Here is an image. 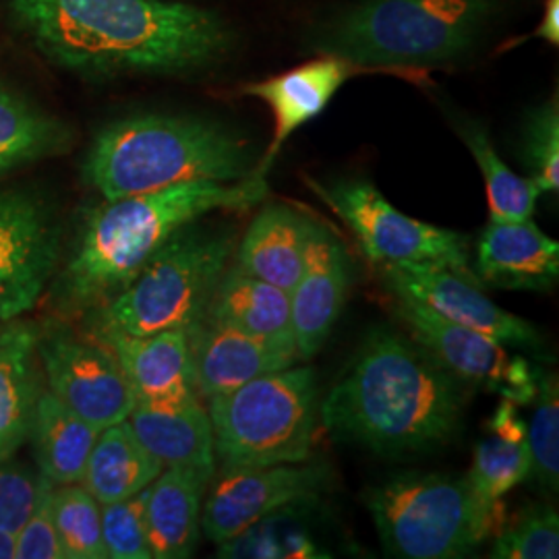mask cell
<instances>
[{
  "label": "cell",
  "instance_id": "ac0fdd59",
  "mask_svg": "<svg viewBox=\"0 0 559 559\" xmlns=\"http://www.w3.org/2000/svg\"><path fill=\"white\" fill-rule=\"evenodd\" d=\"M117 355L120 369L138 402H185L200 399L189 328L147 336L102 334Z\"/></svg>",
  "mask_w": 559,
  "mask_h": 559
},
{
  "label": "cell",
  "instance_id": "d6a6232c",
  "mask_svg": "<svg viewBox=\"0 0 559 559\" xmlns=\"http://www.w3.org/2000/svg\"><path fill=\"white\" fill-rule=\"evenodd\" d=\"M524 164L528 179L535 180L540 193L559 191V104L558 98L540 104L531 112L524 127Z\"/></svg>",
  "mask_w": 559,
  "mask_h": 559
},
{
  "label": "cell",
  "instance_id": "44dd1931",
  "mask_svg": "<svg viewBox=\"0 0 559 559\" xmlns=\"http://www.w3.org/2000/svg\"><path fill=\"white\" fill-rule=\"evenodd\" d=\"M318 226L290 205H263L239 242L235 270L290 293L305 272Z\"/></svg>",
  "mask_w": 559,
  "mask_h": 559
},
{
  "label": "cell",
  "instance_id": "603a6c76",
  "mask_svg": "<svg viewBox=\"0 0 559 559\" xmlns=\"http://www.w3.org/2000/svg\"><path fill=\"white\" fill-rule=\"evenodd\" d=\"M210 480L182 468H162L145 489L147 539L154 559L189 558L200 540L201 498Z\"/></svg>",
  "mask_w": 559,
  "mask_h": 559
},
{
  "label": "cell",
  "instance_id": "83f0119b",
  "mask_svg": "<svg viewBox=\"0 0 559 559\" xmlns=\"http://www.w3.org/2000/svg\"><path fill=\"white\" fill-rule=\"evenodd\" d=\"M489 436L475 448L468 483L480 500L501 501L531 475V450L526 423L520 419L516 404L503 400L487 425Z\"/></svg>",
  "mask_w": 559,
  "mask_h": 559
},
{
  "label": "cell",
  "instance_id": "7c38bea8",
  "mask_svg": "<svg viewBox=\"0 0 559 559\" xmlns=\"http://www.w3.org/2000/svg\"><path fill=\"white\" fill-rule=\"evenodd\" d=\"M399 307L400 318L420 346L456 378L498 392L516 406L535 400L539 371L522 357H510L501 342L445 320L417 300L399 299Z\"/></svg>",
  "mask_w": 559,
  "mask_h": 559
},
{
  "label": "cell",
  "instance_id": "5b68a950",
  "mask_svg": "<svg viewBox=\"0 0 559 559\" xmlns=\"http://www.w3.org/2000/svg\"><path fill=\"white\" fill-rule=\"evenodd\" d=\"M500 0H360L321 25L316 48L380 71L433 67L475 48Z\"/></svg>",
  "mask_w": 559,
  "mask_h": 559
},
{
  "label": "cell",
  "instance_id": "e575fe53",
  "mask_svg": "<svg viewBox=\"0 0 559 559\" xmlns=\"http://www.w3.org/2000/svg\"><path fill=\"white\" fill-rule=\"evenodd\" d=\"M52 489L55 485L41 477L38 501L29 514V519L23 522L15 545V558L17 559H64V551L60 545L55 514H52Z\"/></svg>",
  "mask_w": 559,
  "mask_h": 559
},
{
  "label": "cell",
  "instance_id": "74e56055",
  "mask_svg": "<svg viewBox=\"0 0 559 559\" xmlns=\"http://www.w3.org/2000/svg\"><path fill=\"white\" fill-rule=\"evenodd\" d=\"M15 545L17 535L0 528V559H15Z\"/></svg>",
  "mask_w": 559,
  "mask_h": 559
},
{
  "label": "cell",
  "instance_id": "f1b7e54d",
  "mask_svg": "<svg viewBox=\"0 0 559 559\" xmlns=\"http://www.w3.org/2000/svg\"><path fill=\"white\" fill-rule=\"evenodd\" d=\"M460 138L473 154L485 180L489 221H528L543 195L537 182L520 177L501 160L487 131L479 124L466 122L460 129Z\"/></svg>",
  "mask_w": 559,
  "mask_h": 559
},
{
  "label": "cell",
  "instance_id": "484cf974",
  "mask_svg": "<svg viewBox=\"0 0 559 559\" xmlns=\"http://www.w3.org/2000/svg\"><path fill=\"white\" fill-rule=\"evenodd\" d=\"M73 140V129L64 120L0 83V179L69 152Z\"/></svg>",
  "mask_w": 559,
  "mask_h": 559
},
{
  "label": "cell",
  "instance_id": "4dcf8cb0",
  "mask_svg": "<svg viewBox=\"0 0 559 559\" xmlns=\"http://www.w3.org/2000/svg\"><path fill=\"white\" fill-rule=\"evenodd\" d=\"M535 415L526 427L531 450V475L547 493L559 487V388L558 376L539 371Z\"/></svg>",
  "mask_w": 559,
  "mask_h": 559
},
{
  "label": "cell",
  "instance_id": "e0dca14e",
  "mask_svg": "<svg viewBox=\"0 0 559 559\" xmlns=\"http://www.w3.org/2000/svg\"><path fill=\"white\" fill-rule=\"evenodd\" d=\"M350 258L332 230L320 224L305 272L290 290V325L300 359H313L330 338L350 288Z\"/></svg>",
  "mask_w": 559,
  "mask_h": 559
},
{
  "label": "cell",
  "instance_id": "7402d4cb",
  "mask_svg": "<svg viewBox=\"0 0 559 559\" xmlns=\"http://www.w3.org/2000/svg\"><path fill=\"white\" fill-rule=\"evenodd\" d=\"M38 336L40 330L32 321L0 323V464L13 460L29 440L44 390Z\"/></svg>",
  "mask_w": 559,
  "mask_h": 559
},
{
  "label": "cell",
  "instance_id": "30bf717a",
  "mask_svg": "<svg viewBox=\"0 0 559 559\" xmlns=\"http://www.w3.org/2000/svg\"><path fill=\"white\" fill-rule=\"evenodd\" d=\"M38 359L48 392L98 429L129 419L135 396L117 355L69 330L38 336Z\"/></svg>",
  "mask_w": 559,
  "mask_h": 559
},
{
  "label": "cell",
  "instance_id": "52a82bcc",
  "mask_svg": "<svg viewBox=\"0 0 559 559\" xmlns=\"http://www.w3.org/2000/svg\"><path fill=\"white\" fill-rule=\"evenodd\" d=\"M207 402L222 473L299 464L311 456L320 419L313 369L293 365Z\"/></svg>",
  "mask_w": 559,
  "mask_h": 559
},
{
  "label": "cell",
  "instance_id": "8fae6325",
  "mask_svg": "<svg viewBox=\"0 0 559 559\" xmlns=\"http://www.w3.org/2000/svg\"><path fill=\"white\" fill-rule=\"evenodd\" d=\"M59 260L60 230L50 207L29 191H0V323L36 307Z\"/></svg>",
  "mask_w": 559,
  "mask_h": 559
},
{
  "label": "cell",
  "instance_id": "8992f818",
  "mask_svg": "<svg viewBox=\"0 0 559 559\" xmlns=\"http://www.w3.org/2000/svg\"><path fill=\"white\" fill-rule=\"evenodd\" d=\"M385 554L404 559L473 556L501 528V501L480 500L468 479L408 473L367 493Z\"/></svg>",
  "mask_w": 559,
  "mask_h": 559
},
{
  "label": "cell",
  "instance_id": "f546056e",
  "mask_svg": "<svg viewBox=\"0 0 559 559\" xmlns=\"http://www.w3.org/2000/svg\"><path fill=\"white\" fill-rule=\"evenodd\" d=\"M52 514L64 559H106L102 506L81 485H55Z\"/></svg>",
  "mask_w": 559,
  "mask_h": 559
},
{
  "label": "cell",
  "instance_id": "4316f807",
  "mask_svg": "<svg viewBox=\"0 0 559 559\" xmlns=\"http://www.w3.org/2000/svg\"><path fill=\"white\" fill-rule=\"evenodd\" d=\"M203 320L260 338L295 340L290 325V293L235 267L224 272Z\"/></svg>",
  "mask_w": 559,
  "mask_h": 559
},
{
  "label": "cell",
  "instance_id": "ba28073f",
  "mask_svg": "<svg viewBox=\"0 0 559 559\" xmlns=\"http://www.w3.org/2000/svg\"><path fill=\"white\" fill-rule=\"evenodd\" d=\"M235 237L191 226L168 240L140 274L102 307V334L147 336L200 323L228 267Z\"/></svg>",
  "mask_w": 559,
  "mask_h": 559
},
{
  "label": "cell",
  "instance_id": "836d02e7",
  "mask_svg": "<svg viewBox=\"0 0 559 559\" xmlns=\"http://www.w3.org/2000/svg\"><path fill=\"white\" fill-rule=\"evenodd\" d=\"M145 489L133 498L102 506V539L106 558L152 559L145 520Z\"/></svg>",
  "mask_w": 559,
  "mask_h": 559
},
{
  "label": "cell",
  "instance_id": "1f68e13d",
  "mask_svg": "<svg viewBox=\"0 0 559 559\" xmlns=\"http://www.w3.org/2000/svg\"><path fill=\"white\" fill-rule=\"evenodd\" d=\"M496 559H558L559 519L551 506H528L512 522H503L491 547Z\"/></svg>",
  "mask_w": 559,
  "mask_h": 559
},
{
  "label": "cell",
  "instance_id": "6da1fadb",
  "mask_svg": "<svg viewBox=\"0 0 559 559\" xmlns=\"http://www.w3.org/2000/svg\"><path fill=\"white\" fill-rule=\"evenodd\" d=\"M38 52L87 78L185 75L221 62L235 44L224 21L170 0H2Z\"/></svg>",
  "mask_w": 559,
  "mask_h": 559
},
{
  "label": "cell",
  "instance_id": "4fadbf2b",
  "mask_svg": "<svg viewBox=\"0 0 559 559\" xmlns=\"http://www.w3.org/2000/svg\"><path fill=\"white\" fill-rule=\"evenodd\" d=\"M325 485L328 468L307 462L226 471L201 510V531L233 543L282 508L318 500Z\"/></svg>",
  "mask_w": 559,
  "mask_h": 559
},
{
  "label": "cell",
  "instance_id": "7a4b0ae2",
  "mask_svg": "<svg viewBox=\"0 0 559 559\" xmlns=\"http://www.w3.org/2000/svg\"><path fill=\"white\" fill-rule=\"evenodd\" d=\"M466 385L427 348L380 328L325 394L320 419L334 438L376 452H423L456 433Z\"/></svg>",
  "mask_w": 559,
  "mask_h": 559
},
{
  "label": "cell",
  "instance_id": "d4e9b609",
  "mask_svg": "<svg viewBox=\"0 0 559 559\" xmlns=\"http://www.w3.org/2000/svg\"><path fill=\"white\" fill-rule=\"evenodd\" d=\"M98 433V427L81 419L52 392L41 390L27 440L34 445L38 473L52 485L81 483Z\"/></svg>",
  "mask_w": 559,
  "mask_h": 559
},
{
  "label": "cell",
  "instance_id": "cb8c5ba5",
  "mask_svg": "<svg viewBox=\"0 0 559 559\" xmlns=\"http://www.w3.org/2000/svg\"><path fill=\"white\" fill-rule=\"evenodd\" d=\"M162 468L160 460L141 443L124 419L98 433L81 485L104 506L138 496L156 480Z\"/></svg>",
  "mask_w": 559,
  "mask_h": 559
},
{
  "label": "cell",
  "instance_id": "5bb4252c",
  "mask_svg": "<svg viewBox=\"0 0 559 559\" xmlns=\"http://www.w3.org/2000/svg\"><path fill=\"white\" fill-rule=\"evenodd\" d=\"M385 286L399 299L417 300L445 320L471 328L501 344L535 346L537 330L519 316L498 307L479 284L433 263L380 265Z\"/></svg>",
  "mask_w": 559,
  "mask_h": 559
},
{
  "label": "cell",
  "instance_id": "9a60e30c",
  "mask_svg": "<svg viewBox=\"0 0 559 559\" xmlns=\"http://www.w3.org/2000/svg\"><path fill=\"white\" fill-rule=\"evenodd\" d=\"M376 71L380 69L360 64L340 55H321L286 73L242 85L240 94L263 102L276 120L274 140L258 162L253 175L265 177L270 173L272 162L278 156L282 145L300 127L318 119L346 81L353 80L355 75Z\"/></svg>",
  "mask_w": 559,
  "mask_h": 559
},
{
  "label": "cell",
  "instance_id": "277c9868",
  "mask_svg": "<svg viewBox=\"0 0 559 559\" xmlns=\"http://www.w3.org/2000/svg\"><path fill=\"white\" fill-rule=\"evenodd\" d=\"M255 173L251 143L216 120L135 115L106 124L83 162L104 200H120L195 180L235 182Z\"/></svg>",
  "mask_w": 559,
  "mask_h": 559
},
{
  "label": "cell",
  "instance_id": "ffe728a7",
  "mask_svg": "<svg viewBox=\"0 0 559 559\" xmlns=\"http://www.w3.org/2000/svg\"><path fill=\"white\" fill-rule=\"evenodd\" d=\"M129 423L164 468H182L205 480L214 479L218 471L214 431L200 399L135 402Z\"/></svg>",
  "mask_w": 559,
  "mask_h": 559
},
{
  "label": "cell",
  "instance_id": "9c48e42d",
  "mask_svg": "<svg viewBox=\"0 0 559 559\" xmlns=\"http://www.w3.org/2000/svg\"><path fill=\"white\" fill-rule=\"evenodd\" d=\"M309 187L353 230L362 253L373 263H433L480 284L471 270L464 235L402 214L369 180L309 179Z\"/></svg>",
  "mask_w": 559,
  "mask_h": 559
},
{
  "label": "cell",
  "instance_id": "2e32d148",
  "mask_svg": "<svg viewBox=\"0 0 559 559\" xmlns=\"http://www.w3.org/2000/svg\"><path fill=\"white\" fill-rule=\"evenodd\" d=\"M195 388L212 399L237 390L247 381L288 369L299 362L295 340L251 336L235 328L201 320L189 328Z\"/></svg>",
  "mask_w": 559,
  "mask_h": 559
},
{
  "label": "cell",
  "instance_id": "8d00e7d4",
  "mask_svg": "<svg viewBox=\"0 0 559 559\" xmlns=\"http://www.w3.org/2000/svg\"><path fill=\"white\" fill-rule=\"evenodd\" d=\"M526 40H540L549 46H558L559 44V0H545V9H543V17H540L539 27L535 32H531L524 38H516L510 41L508 46H503L506 50H510L512 46H519Z\"/></svg>",
  "mask_w": 559,
  "mask_h": 559
},
{
  "label": "cell",
  "instance_id": "d590c367",
  "mask_svg": "<svg viewBox=\"0 0 559 559\" xmlns=\"http://www.w3.org/2000/svg\"><path fill=\"white\" fill-rule=\"evenodd\" d=\"M40 485V473L34 475L11 460L0 464V528L20 531L38 501Z\"/></svg>",
  "mask_w": 559,
  "mask_h": 559
},
{
  "label": "cell",
  "instance_id": "3957f363",
  "mask_svg": "<svg viewBox=\"0 0 559 559\" xmlns=\"http://www.w3.org/2000/svg\"><path fill=\"white\" fill-rule=\"evenodd\" d=\"M265 198L267 180L251 175L235 182L195 180L104 200L81 230L62 274V295L80 307L112 299L182 228L214 212L251 210Z\"/></svg>",
  "mask_w": 559,
  "mask_h": 559
},
{
  "label": "cell",
  "instance_id": "d6986e66",
  "mask_svg": "<svg viewBox=\"0 0 559 559\" xmlns=\"http://www.w3.org/2000/svg\"><path fill=\"white\" fill-rule=\"evenodd\" d=\"M479 282L512 290H547L559 276V242L535 222L489 221L477 242Z\"/></svg>",
  "mask_w": 559,
  "mask_h": 559
}]
</instances>
